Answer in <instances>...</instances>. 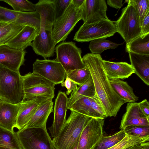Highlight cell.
Listing matches in <instances>:
<instances>
[{"label":"cell","mask_w":149,"mask_h":149,"mask_svg":"<svg viewBox=\"0 0 149 149\" xmlns=\"http://www.w3.org/2000/svg\"><path fill=\"white\" fill-rule=\"evenodd\" d=\"M82 58L90 72L96 94L103 104L107 117L116 116L120 107L125 102L112 88L104 70L101 56L88 53Z\"/></svg>","instance_id":"obj_1"},{"label":"cell","mask_w":149,"mask_h":149,"mask_svg":"<svg viewBox=\"0 0 149 149\" xmlns=\"http://www.w3.org/2000/svg\"><path fill=\"white\" fill-rule=\"evenodd\" d=\"M91 118L71 111L59 134L52 140L54 149H74L81 132Z\"/></svg>","instance_id":"obj_2"},{"label":"cell","mask_w":149,"mask_h":149,"mask_svg":"<svg viewBox=\"0 0 149 149\" xmlns=\"http://www.w3.org/2000/svg\"><path fill=\"white\" fill-rule=\"evenodd\" d=\"M0 100L14 104L25 100L22 76L0 64Z\"/></svg>","instance_id":"obj_3"},{"label":"cell","mask_w":149,"mask_h":149,"mask_svg":"<svg viewBox=\"0 0 149 149\" xmlns=\"http://www.w3.org/2000/svg\"><path fill=\"white\" fill-rule=\"evenodd\" d=\"M118 19L114 22L117 30L126 42V45L139 36L141 33L139 16L134 0H127Z\"/></svg>","instance_id":"obj_4"},{"label":"cell","mask_w":149,"mask_h":149,"mask_svg":"<svg viewBox=\"0 0 149 149\" xmlns=\"http://www.w3.org/2000/svg\"><path fill=\"white\" fill-rule=\"evenodd\" d=\"M22 78L24 100L40 97L54 98L55 84L53 82L34 72L22 76Z\"/></svg>","instance_id":"obj_5"},{"label":"cell","mask_w":149,"mask_h":149,"mask_svg":"<svg viewBox=\"0 0 149 149\" xmlns=\"http://www.w3.org/2000/svg\"><path fill=\"white\" fill-rule=\"evenodd\" d=\"M82 5L79 7H77L72 0L63 13L55 20L52 34L53 40L56 44L64 41L76 24L81 20Z\"/></svg>","instance_id":"obj_6"},{"label":"cell","mask_w":149,"mask_h":149,"mask_svg":"<svg viewBox=\"0 0 149 149\" xmlns=\"http://www.w3.org/2000/svg\"><path fill=\"white\" fill-rule=\"evenodd\" d=\"M16 133L22 149H54L46 127L24 128Z\"/></svg>","instance_id":"obj_7"},{"label":"cell","mask_w":149,"mask_h":149,"mask_svg":"<svg viewBox=\"0 0 149 149\" xmlns=\"http://www.w3.org/2000/svg\"><path fill=\"white\" fill-rule=\"evenodd\" d=\"M116 32L114 22L106 19L91 24L83 23L76 33L74 40L84 42L106 39Z\"/></svg>","instance_id":"obj_8"},{"label":"cell","mask_w":149,"mask_h":149,"mask_svg":"<svg viewBox=\"0 0 149 149\" xmlns=\"http://www.w3.org/2000/svg\"><path fill=\"white\" fill-rule=\"evenodd\" d=\"M56 58L66 74L85 67L81 56V50L72 41L63 42L55 47Z\"/></svg>","instance_id":"obj_9"},{"label":"cell","mask_w":149,"mask_h":149,"mask_svg":"<svg viewBox=\"0 0 149 149\" xmlns=\"http://www.w3.org/2000/svg\"><path fill=\"white\" fill-rule=\"evenodd\" d=\"M33 72L36 73L55 85L63 82L66 73L61 64L54 60L37 59L33 64Z\"/></svg>","instance_id":"obj_10"},{"label":"cell","mask_w":149,"mask_h":149,"mask_svg":"<svg viewBox=\"0 0 149 149\" xmlns=\"http://www.w3.org/2000/svg\"><path fill=\"white\" fill-rule=\"evenodd\" d=\"M104 120L91 118L83 129L77 149H93L103 136Z\"/></svg>","instance_id":"obj_11"},{"label":"cell","mask_w":149,"mask_h":149,"mask_svg":"<svg viewBox=\"0 0 149 149\" xmlns=\"http://www.w3.org/2000/svg\"><path fill=\"white\" fill-rule=\"evenodd\" d=\"M107 5L104 0H84L81 20L84 23L91 24L109 19L106 15Z\"/></svg>","instance_id":"obj_12"},{"label":"cell","mask_w":149,"mask_h":149,"mask_svg":"<svg viewBox=\"0 0 149 149\" xmlns=\"http://www.w3.org/2000/svg\"><path fill=\"white\" fill-rule=\"evenodd\" d=\"M52 31L40 26L38 34L31 45L35 52L44 59L54 54L56 44L53 40Z\"/></svg>","instance_id":"obj_13"},{"label":"cell","mask_w":149,"mask_h":149,"mask_svg":"<svg viewBox=\"0 0 149 149\" xmlns=\"http://www.w3.org/2000/svg\"><path fill=\"white\" fill-rule=\"evenodd\" d=\"M68 98L65 92L60 91L55 99L53 110V122L52 126L48 128L53 138L59 134L66 120Z\"/></svg>","instance_id":"obj_14"},{"label":"cell","mask_w":149,"mask_h":149,"mask_svg":"<svg viewBox=\"0 0 149 149\" xmlns=\"http://www.w3.org/2000/svg\"><path fill=\"white\" fill-rule=\"evenodd\" d=\"M25 50L13 49L5 45L0 46V64L14 71L19 72L25 61Z\"/></svg>","instance_id":"obj_15"},{"label":"cell","mask_w":149,"mask_h":149,"mask_svg":"<svg viewBox=\"0 0 149 149\" xmlns=\"http://www.w3.org/2000/svg\"><path fill=\"white\" fill-rule=\"evenodd\" d=\"M49 99H51L38 97L26 100L19 103L15 127L19 130L23 128L31 120L40 105Z\"/></svg>","instance_id":"obj_16"},{"label":"cell","mask_w":149,"mask_h":149,"mask_svg":"<svg viewBox=\"0 0 149 149\" xmlns=\"http://www.w3.org/2000/svg\"><path fill=\"white\" fill-rule=\"evenodd\" d=\"M149 126V118L142 113L139 105V103L129 102L126 107V111L123 115L120 128L124 129L130 126Z\"/></svg>","instance_id":"obj_17"},{"label":"cell","mask_w":149,"mask_h":149,"mask_svg":"<svg viewBox=\"0 0 149 149\" xmlns=\"http://www.w3.org/2000/svg\"><path fill=\"white\" fill-rule=\"evenodd\" d=\"M102 65L109 79H124L134 73V70L131 64L126 62H114L103 60Z\"/></svg>","instance_id":"obj_18"},{"label":"cell","mask_w":149,"mask_h":149,"mask_svg":"<svg viewBox=\"0 0 149 149\" xmlns=\"http://www.w3.org/2000/svg\"><path fill=\"white\" fill-rule=\"evenodd\" d=\"M19 104L0 100V127L12 132L15 127Z\"/></svg>","instance_id":"obj_19"},{"label":"cell","mask_w":149,"mask_h":149,"mask_svg":"<svg viewBox=\"0 0 149 149\" xmlns=\"http://www.w3.org/2000/svg\"><path fill=\"white\" fill-rule=\"evenodd\" d=\"M39 32L32 27L25 26L6 45L13 49L24 50L27 47L31 46Z\"/></svg>","instance_id":"obj_20"},{"label":"cell","mask_w":149,"mask_h":149,"mask_svg":"<svg viewBox=\"0 0 149 149\" xmlns=\"http://www.w3.org/2000/svg\"><path fill=\"white\" fill-rule=\"evenodd\" d=\"M131 65L136 74L147 85H149V54L129 52Z\"/></svg>","instance_id":"obj_21"},{"label":"cell","mask_w":149,"mask_h":149,"mask_svg":"<svg viewBox=\"0 0 149 149\" xmlns=\"http://www.w3.org/2000/svg\"><path fill=\"white\" fill-rule=\"evenodd\" d=\"M52 100L49 99L42 103L24 128L46 127L49 116L53 111V102Z\"/></svg>","instance_id":"obj_22"},{"label":"cell","mask_w":149,"mask_h":149,"mask_svg":"<svg viewBox=\"0 0 149 149\" xmlns=\"http://www.w3.org/2000/svg\"><path fill=\"white\" fill-rule=\"evenodd\" d=\"M109 81L115 92L125 103L135 102L138 100L139 97L126 82L118 79H109Z\"/></svg>","instance_id":"obj_23"},{"label":"cell","mask_w":149,"mask_h":149,"mask_svg":"<svg viewBox=\"0 0 149 149\" xmlns=\"http://www.w3.org/2000/svg\"><path fill=\"white\" fill-rule=\"evenodd\" d=\"M94 84L91 76L83 85L79 86L77 88L71 92L68 98L67 109L78 100L84 97L91 98L96 95Z\"/></svg>","instance_id":"obj_24"},{"label":"cell","mask_w":149,"mask_h":149,"mask_svg":"<svg viewBox=\"0 0 149 149\" xmlns=\"http://www.w3.org/2000/svg\"><path fill=\"white\" fill-rule=\"evenodd\" d=\"M126 51L142 55L149 54V34L140 36L126 45Z\"/></svg>","instance_id":"obj_25"},{"label":"cell","mask_w":149,"mask_h":149,"mask_svg":"<svg viewBox=\"0 0 149 149\" xmlns=\"http://www.w3.org/2000/svg\"><path fill=\"white\" fill-rule=\"evenodd\" d=\"M68 109L91 118H100L93 108L90 97H84L78 100Z\"/></svg>","instance_id":"obj_26"},{"label":"cell","mask_w":149,"mask_h":149,"mask_svg":"<svg viewBox=\"0 0 149 149\" xmlns=\"http://www.w3.org/2000/svg\"><path fill=\"white\" fill-rule=\"evenodd\" d=\"M0 149H22L16 132L0 127Z\"/></svg>","instance_id":"obj_27"},{"label":"cell","mask_w":149,"mask_h":149,"mask_svg":"<svg viewBox=\"0 0 149 149\" xmlns=\"http://www.w3.org/2000/svg\"><path fill=\"white\" fill-rule=\"evenodd\" d=\"M124 130H121L113 135L103 136L93 149H107L113 146L121 141L126 136Z\"/></svg>","instance_id":"obj_28"},{"label":"cell","mask_w":149,"mask_h":149,"mask_svg":"<svg viewBox=\"0 0 149 149\" xmlns=\"http://www.w3.org/2000/svg\"><path fill=\"white\" fill-rule=\"evenodd\" d=\"M123 43L118 44L105 39H100L91 41L89 48L92 54H100L106 50L115 49Z\"/></svg>","instance_id":"obj_29"},{"label":"cell","mask_w":149,"mask_h":149,"mask_svg":"<svg viewBox=\"0 0 149 149\" xmlns=\"http://www.w3.org/2000/svg\"><path fill=\"white\" fill-rule=\"evenodd\" d=\"M149 141V136L140 137L126 134L125 137L121 141L107 149H128L134 145Z\"/></svg>","instance_id":"obj_30"},{"label":"cell","mask_w":149,"mask_h":149,"mask_svg":"<svg viewBox=\"0 0 149 149\" xmlns=\"http://www.w3.org/2000/svg\"><path fill=\"white\" fill-rule=\"evenodd\" d=\"M0 1L8 3L15 11L33 12L36 10V4L27 0H0Z\"/></svg>","instance_id":"obj_31"},{"label":"cell","mask_w":149,"mask_h":149,"mask_svg":"<svg viewBox=\"0 0 149 149\" xmlns=\"http://www.w3.org/2000/svg\"><path fill=\"white\" fill-rule=\"evenodd\" d=\"M66 74L67 76L79 86L84 84L91 76L89 69L86 66L84 68L74 70Z\"/></svg>","instance_id":"obj_32"},{"label":"cell","mask_w":149,"mask_h":149,"mask_svg":"<svg viewBox=\"0 0 149 149\" xmlns=\"http://www.w3.org/2000/svg\"><path fill=\"white\" fill-rule=\"evenodd\" d=\"M20 12L0 6V22H16L19 17Z\"/></svg>","instance_id":"obj_33"},{"label":"cell","mask_w":149,"mask_h":149,"mask_svg":"<svg viewBox=\"0 0 149 149\" xmlns=\"http://www.w3.org/2000/svg\"><path fill=\"white\" fill-rule=\"evenodd\" d=\"M127 134L140 137L149 136V126H130L124 129Z\"/></svg>","instance_id":"obj_34"},{"label":"cell","mask_w":149,"mask_h":149,"mask_svg":"<svg viewBox=\"0 0 149 149\" xmlns=\"http://www.w3.org/2000/svg\"><path fill=\"white\" fill-rule=\"evenodd\" d=\"M72 0H52L55 20L64 12Z\"/></svg>","instance_id":"obj_35"},{"label":"cell","mask_w":149,"mask_h":149,"mask_svg":"<svg viewBox=\"0 0 149 149\" xmlns=\"http://www.w3.org/2000/svg\"><path fill=\"white\" fill-rule=\"evenodd\" d=\"M139 16L141 25L146 14L149 11V0H134Z\"/></svg>","instance_id":"obj_36"},{"label":"cell","mask_w":149,"mask_h":149,"mask_svg":"<svg viewBox=\"0 0 149 149\" xmlns=\"http://www.w3.org/2000/svg\"><path fill=\"white\" fill-rule=\"evenodd\" d=\"M91 98L92 106L101 118L104 119L107 117L103 104L97 95Z\"/></svg>","instance_id":"obj_37"},{"label":"cell","mask_w":149,"mask_h":149,"mask_svg":"<svg viewBox=\"0 0 149 149\" xmlns=\"http://www.w3.org/2000/svg\"><path fill=\"white\" fill-rule=\"evenodd\" d=\"M21 25L11 30L0 34V46L6 45L24 26Z\"/></svg>","instance_id":"obj_38"},{"label":"cell","mask_w":149,"mask_h":149,"mask_svg":"<svg viewBox=\"0 0 149 149\" xmlns=\"http://www.w3.org/2000/svg\"><path fill=\"white\" fill-rule=\"evenodd\" d=\"M62 87H65L67 89L66 94L69 95L72 91L77 89V85L73 82L67 76L65 80L61 84Z\"/></svg>","instance_id":"obj_39"},{"label":"cell","mask_w":149,"mask_h":149,"mask_svg":"<svg viewBox=\"0 0 149 149\" xmlns=\"http://www.w3.org/2000/svg\"><path fill=\"white\" fill-rule=\"evenodd\" d=\"M141 33L140 36L149 34V11L146 14L141 24Z\"/></svg>","instance_id":"obj_40"},{"label":"cell","mask_w":149,"mask_h":149,"mask_svg":"<svg viewBox=\"0 0 149 149\" xmlns=\"http://www.w3.org/2000/svg\"><path fill=\"white\" fill-rule=\"evenodd\" d=\"M139 107L143 114L147 118H149V102L145 99L139 103Z\"/></svg>","instance_id":"obj_41"},{"label":"cell","mask_w":149,"mask_h":149,"mask_svg":"<svg viewBox=\"0 0 149 149\" xmlns=\"http://www.w3.org/2000/svg\"><path fill=\"white\" fill-rule=\"evenodd\" d=\"M123 0H108L107 2L108 4L110 6L116 9L121 7L123 5Z\"/></svg>","instance_id":"obj_42"},{"label":"cell","mask_w":149,"mask_h":149,"mask_svg":"<svg viewBox=\"0 0 149 149\" xmlns=\"http://www.w3.org/2000/svg\"><path fill=\"white\" fill-rule=\"evenodd\" d=\"M84 0H72V2L77 7H81L83 4Z\"/></svg>","instance_id":"obj_43"},{"label":"cell","mask_w":149,"mask_h":149,"mask_svg":"<svg viewBox=\"0 0 149 149\" xmlns=\"http://www.w3.org/2000/svg\"><path fill=\"white\" fill-rule=\"evenodd\" d=\"M140 145L141 149H149V141L141 143Z\"/></svg>","instance_id":"obj_44"},{"label":"cell","mask_w":149,"mask_h":149,"mask_svg":"<svg viewBox=\"0 0 149 149\" xmlns=\"http://www.w3.org/2000/svg\"><path fill=\"white\" fill-rule=\"evenodd\" d=\"M133 149H141L140 144L134 146Z\"/></svg>","instance_id":"obj_45"},{"label":"cell","mask_w":149,"mask_h":149,"mask_svg":"<svg viewBox=\"0 0 149 149\" xmlns=\"http://www.w3.org/2000/svg\"><path fill=\"white\" fill-rule=\"evenodd\" d=\"M128 149H133V146L129 148Z\"/></svg>","instance_id":"obj_46"}]
</instances>
